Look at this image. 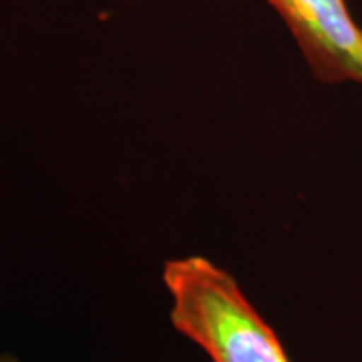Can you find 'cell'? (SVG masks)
<instances>
[{"label": "cell", "mask_w": 362, "mask_h": 362, "mask_svg": "<svg viewBox=\"0 0 362 362\" xmlns=\"http://www.w3.org/2000/svg\"><path fill=\"white\" fill-rule=\"evenodd\" d=\"M0 362H21L13 354H0Z\"/></svg>", "instance_id": "3"}, {"label": "cell", "mask_w": 362, "mask_h": 362, "mask_svg": "<svg viewBox=\"0 0 362 362\" xmlns=\"http://www.w3.org/2000/svg\"><path fill=\"white\" fill-rule=\"evenodd\" d=\"M324 85H362V25L346 0H268Z\"/></svg>", "instance_id": "2"}, {"label": "cell", "mask_w": 362, "mask_h": 362, "mask_svg": "<svg viewBox=\"0 0 362 362\" xmlns=\"http://www.w3.org/2000/svg\"><path fill=\"white\" fill-rule=\"evenodd\" d=\"M171 326L211 362H292L280 337L228 270L204 256L165 262Z\"/></svg>", "instance_id": "1"}]
</instances>
